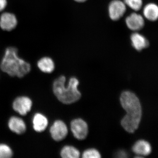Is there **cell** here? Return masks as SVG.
Segmentation results:
<instances>
[{"instance_id": "5bb4252c", "label": "cell", "mask_w": 158, "mask_h": 158, "mask_svg": "<svg viewBox=\"0 0 158 158\" xmlns=\"http://www.w3.org/2000/svg\"><path fill=\"white\" fill-rule=\"evenodd\" d=\"M38 68L43 72L51 73L55 68L53 60L48 57H44L38 60L37 63Z\"/></svg>"}, {"instance_id": "6da1fadb", "label": "cell", "mask_w": 158, "mask_h": 158, "mask_svg": "<svg viewBox=\"0 0 158 158\" xmlns=\"http://www.w3.org/2000/svg\"><path fill=\"white\" fill-rule=\"evenodd\" d=\"M120 101L122 106L127 112L121 120L122 126L128 132H135L139 127L142 116L140 100L133 92L125 91L122 93Z\"/></svg>"}, {"instance_id": "277c9868", "label": "cell", "mask_w": 158, "mask_h": 158, "mask_svg": "<svg viewBox=\"0 0 158 158\" xmlns=\"http://www.w3.org/2000/svg\"><path fill=\"white\" fill-rule=\"evenodd\" d=\"M71 129L74 136L78 140L85 139L88 135V126L87 123L81 118L73 119L71 122Z\"/></svg>"}, {"instance_id": "30bf717a", "label": "cell", "mask_w": 158, "mask_h": 158, "mask_svg": "<svg viewBox=\"0 0 158 158\" xmlns=\"http://www.w3.org/2000/svg\"><path fill=\"white\" fill-rule=\"evenodd\" d=\"M9 129L14 133L21 135L26 131L27 126L23 119L17 116H11L8 122Z\"/></svg>"}, {"instance_id": "7402d4cb", "label": "cell", "mask_w": 158, "mask_h": 158, "mask_svg": "<svg viewBox=\"0 0 158 158\" xmlns=\"http://www.w3.org/2000/svg\"><path fill=\"white\" fill-rule=\"evenodd\" d=\"M76 2H84L87 0H74Z\"/></svg>"}, {"instance_id": "9a60e30c", "label": "cell", "mask_w": 158, "mask_h": 158, "mask_svg": "<svg viewBox=\"0 0 158 158\" xmlns=\"http://www.w3.org/2000/svg\"><path fill=\"white\" fill-rule=\"evenodd\" d=\"M143 14L145 18L151 21H155L158 18V7L154 3H149L144 6Z\"/></svg>"}, {"instance_id": "d6986e66", "label": "cell", "mask_w": 158, "mask_h": 158, "mask_svg": "<svg viewBox=\"0 0 158 158\" xmlns=\"http://www.w3.org/2000/svg\"><path fill=\"white\" fill-rule=\"evenodd\" d=\"M84 158H99L101 157L100 154L98 151L94 148L86 150L82 154Z\"/></svg>"}, {"instance_id": "3957f363", "label": "cell", "mask_w": 158, "mask_h": 158, "mask_svg": "<svg viewBox=\"0 0 158 158\" xmlns=\"http://www.w3.org/2000/svg\"><path fill=\"white\" fill-rule=\"evenodd\" d=\"M65 81L66 78L64 76L56 79L53 84V91L59 101L65 104H71L78 101L81 96L78 90L79 82L76 78H71L66 87Z\"/></svg>"}, {"instance_id": "ffe728a7", "label": "cell", "mask_w": 158, "mask_h": 158, "mask_svg": "<svg viewBox=\"0 0 158 158\" xmlns=\"http://www.w3.org/2000/svg\"><path fill=\"white\" fill-rule=\"evenodd\" d=\"M7 5V0H0V11H3Z\"/></svg>"}, {"instance_id": "ba28073f", "label": "cell", "mask_w": 158, "mask_h": 158, "mask_svg": "<svg viewBox=\"0 0 158 158\" xmlns=\"http://www.w3.org/2000/svg\"><path fill=\"white\" fill-rule=\"evenodd\" d=\"M18 20L16 16L10 12L3 13L0 17V27L3 31H10L16 27Z\"/></svg>"}, {"instance_id": "ac0fdd59", "label": "cell", "mask_w": 158, "mask_h": 158, "mask_svg": "<svg viewBox=\"0 0 158 158\" xmlns=\"http://www.w3.org/2000/svg\"><path fill=\"white\" fill-rule=\"evenodd\" d=\"M125 5L135 11H139L142 7V0H124Z\"/></svg>"}, {"instance_id": "5b68a950", "label": "cell", "mask_w": 158, "mask_h": 158, "mask_svg": "<svg viewBox=\"0 0 158 158\" xmlns=\"http://www.w3.org/2000/svg\"><path fill=\"white\" fill-rule=\"evenodd\" d=\"M33 102L27 96H19L14 100L12 103L13 110L22 116H25L32 109Z\"/></svg>"}, {"instance_id": "7c38bea8", "label": "cell", "mask_w": 158, "mask_h": 158, "mask_svg": "<svg viewBox=\"0 0 158 158\" xmlns=\"http://www.w3.org/2000/svg\"><path fill=\"white\" fill-rule=\"evenodd\" d=\"M132 45L135 49L141 51L149 46V42L147 38L142 34L138 33H134L131 37Z\"/></svg>"}, {"instance_id": "44dd1931", "label": "cell", "mask_w": 158, "mask_h": 158, "mask_svg": "<svg viewBox=\"0 0 158 158\" xmlns=\"http://www.w3.org/2000/svg\"><path fill=\"white\" fill-rule=\"evenodd\" d=\"M117 157L119 158H125L127 157V154L123 151H120L117 154Z\"/></svg>"}, {"instance_id": "4fadbf2b", "label": "cell", "mask_w": 158, "mask_h": 158, "mask_svg": "<svg viewBox=\"0 0 158 158\" xmlns=\"http://www.w3.org/2000/svg\"><path fill=\"white\" fill-rule=\"evenodd\" d=\"M33 128L37 132L43 131L47 127L48 121L47 118L40 113H36L33 118Z\"/></svg>"}, {"instance_id": "9c48e42d", "label": "cell", "mask_w": 158, "mask_h": 158, "mask_svg": "<svg viewBox=\"0 0 158 158\" xmlns=\"http://www.w3.org/2000/svg\"><path fill=\"white\" fill-rule=\"evenodd\" d=\"M126 23L129 29L133 31H138L143 28L144 25L143 17L140 15L133 13L126 18Z\"/></svg>"}, {"instance_id": "2e32d148", "label": "cell", "mask_w": 158, "mask_h": 158, "mask_svg": "<svg viewBox=\"0 0 158 158\" xmlns=\"http://www.w3.org/2000/svg\"><path fill=\"white\" fill-rule=\"evenodd\" d=\"M60 155L63 158H78L80 157V152L73 146L66 145L61 150Z\"/></svg>"}, {"instance_id": "8992f818", "label": "cell", "mask_w": 158, "mask_h": 158, "mask_svg": "<svg viewBox=\"0 0 158 158\" xmlns=\"http://www.w3.org/2000/svg\"><path fill=\"white\" fill-rule=\"evenodd\" d=\"M51 137L55 141H59L63 140L68 133L67 126L64 122L57 120L54 122L50 128Z\"/></svg>"}, {"instance_id": "7a4b0ae2", "label": "cell", "mask_w": 158, "mask_h": 158, "mask_svg": "<svg viewBox=\"0 0 158 158\" xmlns=\"http://www.w3.org/2000/svg\"><path fill=\"white\" fill-rule=\"evenodd\" d=\"M1 69L11 77L22 78L31 70V65L18 55L17 49H6L0 65Z\"/></svg>"}, {"instance_id": "52a82bcc", "label": "cell", "mask_w": 158, "mask_h": 158, "mask_svg": "<svg viewBox=\"0 0 158 158\" xmlns=\"http://www.w3.org/2000/svg\"><path fill=\"white\" fill-rule=\"evenodd\" d=\"M126 11V6L124 2L120 0H113L109 6V13L111 19L118 20L124 14Z\"/></svg>"}, {"instance_id": "8fae6325", "label": "cell", "mask_w": 158, "mask_h": 158, "mask_svg": "<svg viewBox=\"0 0 158 158\" xmlns=\"http://www.w3.org/2000/svg\"><path fill=\"white\" fill-rule=\"evenodd\" d=\"M132 151L136 155L143 157L150 154L152 147L148 141L143 140H139L133 145Z\"/></svg>"}, {"instance_id": "e0dca14e", "label": "cell", "mask_w": 158, "mask_h": 158, "mask_svg": "<svg viewBox=\"0 0 158 158\" xmlns=\"http://www.w3.org/2000/svg\"><path fill=\"white\" fill-rule=\"evenodd\" d=\"M13 156V152L9 145L0 144V158H10Z\"/></svg>"}]
</instances>
